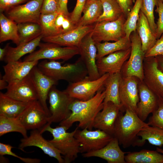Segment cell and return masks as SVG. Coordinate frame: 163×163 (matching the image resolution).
Returning a JSON list of instances; mask_svg holds the SVG:
<instances>
[{
  "mask_svg": "<svg viewBox=\"0 0 163 163\" xmlns=\"http://www.w3.org/2000/svg\"><path fill=\"white\" fill-rule=\"evenodd\" d=\"M121 109V106L111 102L104 103L103 109L95 118L93 127L113 136L115 122Z\"/></svg>",
  "mask_w": 163,
  "mask_h": 163,
  "instance_id": "ffe728a7",
  "label": "cell"
},
{
  "mask_svg": "<svg viewBox=\"0 0 163 163\" xmlns=\"http://www.w3.org/2000/svg\"><path fill=\"white\" fill-rule=\"evenodd\" d=\"M78 129L74 136L79 144L80 153H82L97 150L104 147L113 137L99 129L92 130L85 128L81 130Z\"/></svg>",
  "mask_w": 163,
  "mask_h": 163,
  "instance_id": "30bf717a",
  "label": "cell"
},
{
  "mask_svg": "<svg viewBox=\"0 0 163 163\" xmlns=\"http://www.w3.org/2000/svg\"><path fill=\"white\" fill-rule=\"evenodd\" d=\"M126 18L122 14L114 21H103L96 23L91 35L95 43L102 41H116L126 36L123 25Z\"/></svg>",
  "mask_w": 163,
  "mask_h": 163,
  "instance_id": "ba28073f",
  "label": "cell"
},
{
  "mask_svg": "<svg viewBox=\"0 0 163 163\" xmlns=\"http://www.w3.org/2000/svg\"><path fill=\"white\" fill-rule=\"evenodd\" d=\"M8 82L2 78L0 79V90L6 89L8 85Z\"/></svg>",
  "mask_w": 163,
  "mask_h": 163,
  "instance_id": "f5cc1de1",
  "label": "cell"
},
{
  "mask_svg": "<svg viewBox=\"0 0 163 163\" xmlns=\"http://www.w3.org/2000/svg\"><path fill=\"white\" fill-rule=\"evenodd\" d=\"M37 66L44 74L58 81L63 80L69 83L75 82L84 79L88 75L85 64L80 58L74 63L64 65L56 60L45 59Z\"/></svg>",
  "mask_w": 163,
  "mask_h": 163,
  "instance_id": "3957f363",
  "label": "cell"
},
{
  "mask_svg": "<svg viewBox=\"0 0 163 163\" xmlns=\"http://www.w3.org/2000/svg\"><path fill=\"white\" fill-rule=\"evenodd\" d=\"M122 78L120 73L110 74L104 85L105 96L104 103L110 101L122 107L119 90Z\"/></svg>",
  "mask_w": 163,
  "mask_h": 163,
  "instance_id": "f546056e",
  "label": "cell"
},
{
  "mask_svg": "<svg viewBox=\"0 0 163 163\" xmlns=\"http://www.w3.org/2000/svg\"><path fill=\"white\" fill-rule=\"evenodd\" d=\"M78 47L80 58L87 70L88 78L91 80L98 78L100 76L96 64L97 50L91 32L83 39Z\"/></svg>",
  "mask_w": 163,
  "mask_h": 163,
  "instance_id": "5bb4252c",
  "label": "cell"
},
{
  "mask_svg": "<svg viewBox=\"0 0 163 163\" xmlns=\"http://www.w3.org/2000/svg\"><path fill=\"white\" fill-rule=\"evenodd\" d=\"M88 0H87V1H88Z\"/></svg>",
  "mask_w": 163,
  "mask_h": 163,
  "instance_id": "9f6ffc18",
  "label": "cell"
},
{
  "mask_svg": "<svg viewBox=\"0 0 163 163\" xmlns=\"http://www.w3.org/2000/svg\"><path fill=\"white\" fill-rule=\"evenodd\" d=\"M48 99L51 116L45 126L50 125L53 123H60L70 115L71 112L69 107L75 99L71 97L65 90L60 91L55 85L53 86L49 91Z\"/></svg>",
  "mask_w": 163,
  "mask_h": 163,
  "instance_id": "5b68a950",
  "label": "cell"
},
{
  "mask_svg": "<svg viewBox=\"0 0 163 163\" xmlns=\"http://www.w3.org/2000/svg\"><path fill=\"white\" fill-rule=\"evenodd\" d=\"M105 96L104 88L100 90L91 99L83 101L75 99L69 109L71 113L69 117L60 123L59 125L67 130L75 122H78V127L92 130L95 118L103 108Z\"/></svg>",
  "mask_w": 163,
  "mask_h": 163,
  "instance_id": "6da1fadb",
  "label": "cell"
},
{
  "mask_svg": "<svg viewBox=\"0 0 163 163\" xmlns=\"http://www.w3.org/2000/svg\"><path fill=\"white\" fill-rule=\"evenodd\" d=\"M39 61L9 62L3 66L5 74L2 78L8 84L20 80L27 76Z\"/></svg>",
  "mask_w": 163,
  "mask_h": 163,
  "instance_id": "cb8c5ba5",
  "label": "cell"
},
{
  "mask_svg": "<svg viewBox=\"0 0 163 163\" xmlns=\"http://www.w3.org/2000/svg\"><path fill=\"white\" fill-rule=\"evenodd\" d=\"M5 94L18 101L29 102L38 100L33 82L29 74L23 79L8 83Z\"/></svg>",
  "mask_w": 163,
  "mask_h": 163,
  "instance_id": "ac0fdd59",
  "label": "cell"
},
{
  "mask_svg": "<svg viewBox=\"0 0 163 163\" xmlns=\"http://www.w3.org/2000/svg\"><path fill=\"white\" fill-rule=\"evenodd\" d=\"M39 130L32 131L30 135L21 139L18 147L20 150L24 151V148L28 146H34L40 149L44 153L56 159L59 163H64V161L59 151L48 140L42 136Z\"/></svg>",
  "mask_w": 163,
  "mask_h": 163,
  "instance_id": "44dd1931",
  "label": "cell"
},
{
  "mask_svg": "<svg viewBox=\"0 0 163 163\" xmlns=\"http://www.w3.org/2000/svg\"><path fill=\"white\" fill-rule=\"evenodd\" d=\"M127 163H163V154L157 151L142 149L125 155Z\"/></svg>",
  "mask_w": 163,
  "mask_h": 163,
  "instance_id": "4dcf8cb0",
  "label": "cell"
},
{
  "mask_svg": "<svg viewBox=\"0 0 163 163\" xmlns=\"http://www.w3.org/2000/svg\"><path fill=\"white\" fill-rule=\"evenodd\" d=\"M29 102L17 100L0 92V114L10 117L16 118Z\"/></svg>",
  "mask_w": 163,
  "mask_h": 163,
  "instance_id": "83f0119b",
  "label": "cell"
},
{
  "mask_svg": "<svg viewBox=\"0 0 163 163\" xmlns=\"http://www.w3.org/2000/svg\"><path fill=\"white\" fill-rule=\"evenodd\" d=\"M27 0H0L1 12L7 11L11 8L24 3Z\"/></svg>",
  "mask_w": 163,
  "mask_h": 163,
  "instance_id": "7dc6e473",
  "label": "cell"
},
{
  "mask_svg": "<svg viewBox=\"0 0 163 163\" xmlns=\"http://www.w3.org/2000/svg\"><path fill=\"white\" fill-rule=\"evenodd\" d=\"M143 81L158 96L163 98V72L158 68L155 57L145 58Z\"/></svg>",
  "mask_w": 163,
  "mask_h": 163,
  "instance_id": "9a60e30c",
  "label": "cell"
},
{
  "mask_svg": "<svg viewBox=\"0 0 163 163\" xmlns=\"http://www.w3.org/2000/svg\"><path fill=\"white\" fill-rule=\"evenodd\" d=\"M9 46V43L7 44L4 48H0V60L1 61L4 60Z\"/></svg>",
  "mask_w": 163,
  "mask_h": 163,
  "instance_id": "f907efd6",
  "label": "cell"
},
{
  "mask_svg": "<svg viewBox=\"0 0 163 163\" xmlns=\"http://www.w3.org/2000/svg\"><path fill=\"white\" fill-rule=\"evenodd\" d=\"M103 11L101 0L87 1L83 10V14L77 24L76 27L96 23Z\"/></svg>",
  "mask_w": 163,
  "mask_h": 163,
  "instance_id": "484cf974",
  "label": "cell"
},
{
  "mask_svg": "<svg viewBox=\"0 0 163 163\" xmlns=\"http://www.w3.org/2000/svg\"><path fill=\"white\" fill-rule=\"evenodd\" d=\"M119 142L113 137L104 147L97 150L83 153L84 158L97 157L106 160L108 163H126L125 154L129 152H124L120 149Z\"/></svg>",
  "mask_w": 163,
  "mask_h": 163,
  "instance_id": "603a6c76",
  "label": "cell"
},
{
  "mask_svg": "<svg viewBox=\"0 0 163 163\" xmlns=\"http://www.w3.org/2000/svg\"><path fill=\"white\" fill-rule=\"evenodd\" d=\"M95 43L97 50V59L117 51L127 50L131 46L130 38L126 36L114 42Z\"/></svg>",
  "mask_w": 163,
  "mask_h": 163,
  "instance_id": "d6a6232c",
  "label": "cell"
},
{
  "mask_svg": "<svg viewBox=\"0 0 163 163\" xmlns=\"http://www.w3.org/2000/svg\"><path fill=\"white\" fill-rule=\"evenodd\" d=\"M94 26L92 24L77 27L65 33L43 37L42 40L61 46L78 47L83 39L92 31Z\"/></svg>",
  "mask_w": 163,
  "mask_h": 163,
  "instance_id": "d6986e66",
  "label": "cell"
},
{
  "mask_svg": "<svg viewBox=\"0 0 163 163\" xmlns=\"http://www.w3.org/2000/svg\"><path fill=\"white\" fill-rule=\"evenodd\" d=\"M49 117L38 100L29 102L16 118L27 130H40Z\"/></svg>",
  "mask_w": 163,
  "mask_h": 163,
  "instance_id": "8fae6325",
  "label": "cell"
},
{
  "mask_svg": "<svg viewBox=\"0 0 163 163\" xmlns=\"http://www.w3.org/2000/svg\"><path fill=\"white\" fill-rule=\"evenodd\" d=\"M101 0L103 11L97 22L103 21H115L123 14L121 7L116 0Z\"/></svg>",
  "mask_w": 163,
  "mask_h": 163,
  "instance_id": "d590c367",
  "label": "cell"
},
{
  "mask_svg": "<svg viewBox=\"0 0 163 163\" xmlns=\"http://www.w3.org/2000/svg\"><path fill=\"white\" fill-rule=\"evenodd\" d=\"M131 51L130 47L97 59L96 64L100 76L106 73H120L123 65L129 57Z\"/></svg>",
  "mask_w": 163,
  "mask_h": 163,
  "instance_id": "2e32d148",
  "label": "cell"
},
{
  "mask_svg": "<svg viewBox=\"0 0 163 163\" xmlns=\"http://www.w3.org/2000/svg\"><path fill=\"white\" fill-rule=\"evenodd\" d=\"M158 106L152 113L148 123L149 126L163 129V98L158 96Z\"/></svg>",
  "mask_w": 163,
  "mask_h": 163,
  "instance_id": "60d3db41",
  "label": "cell"
},
{
  "mask_svg": "<svg viewBox=\"0 0 163 163\" xmlns=\"http://www.w3.org/2000/svg\"><path fill=\"white\" fill-rule=\"evenodd\" d=\"M43 37V36L41 35L30 42L19 44L16 47L9 46L4 61L6 63L18 61L24 55L33 53L39 46Z\"/></svg>",
  "mask_w": 163,
  "mask_h": 163,
  "instance_id": "4316f807",
  "label": "cell"
},
{
  "mask_svg": "<svg viewBox=\"0 0 163 163\" xmlns=\"http://www.w3.org/2000/svg\"><path fill=\"white\" fill-rule=\"evenodd\" d=\"M156 58L158 68L163 72V56H158Z\"/></svg>",
  "mask_w": 163,
  "mask_h": 163,
  "instance_id": "816d5d0a",
  "label": "cell"
},
{
  "mask_svg": "<svg viewBox=\"0 0 163 163\" xmlns=\"http://www.w3.org/2000/svg\"><path fill=\"white\" fill-rule=\"evenodd\" d=\"M60 0H43L41 14H51L59 11Z\"/></svg>",
  "mask_w": 163,
  "mask_h": 163,
  "instance_id": "7bdbcfd3",
  "label": "cell"
},
{
  "mask_svg": "<svg viewBox=\"0 0 163 163\" xmlns=\"http://www.w3.org/2000/svg\"><path fill=\"white\" fill-rule=\"evenodd\" d=\"M109 75L106 73L94 80H90L87 77L81 81L69 83L65 90L75 99L87 100L94 97L97 91L104 88V84Z\"/></svg>",
  "mask_w": 163,
  "mask_h": 163,
  "instance_id": "9c48e42d",
  "label": "cell"
},
{
  "mask_svg": "<svg viewBox=\"0 0 163 163\" xmlns=\"http://www.w3.org/2000/svg\"><path fill=\"white\" fill-rule=\"evenodd\" d=\"M139 81L134 76L122 77L119 90L121 112L128 110L136 113L139 100L138 90Z\"/></svg>",
  "mask_w": 163,
  "mask_h": 163,
  "instance_id": "4fadbf2b",
  "label": "cell"
},
{
  "mask_svg": "<svg viewBox=\"0 0 163 163\" xmlns=\"http://www.w3.org/2000/svg\"><path fill=\"white\" fill-rule=\"evenodd\" d=\"M14 147L9 144L0 143V155H10L19 158L25 163H39L40 160L36 158L22 157L17 155L12 152L11 149Z\"/></svg>",
  "mask_w": 163,
  "mask_h": 163,
  "instance_id": "b9f144b4",
  "label": "cell"
},
{
  "mask_svg": "<svg viewBox=\"0 0 163 163\" xmlns=\"http://www.w3.org/2000/svg\"><path fill=\"white\" fill-rule=\"evenodd\" d=\"M39 49L26 57L24 61H39L41 59L56 60H68L74 56L80 54L77 46H62L52 43H41Z\"/></svg>",
  "mask_w": 163,
  "mask_h": 163,
  "instance_id": "52a82bcc",
  "label": "cell"
},
{
  "mask_svg": "<svg viewBox=\"0 0 163 163\" xmlns=\"http://www.w3.org/2000/svg\"><path fill=\"white\" fill-rule=\"evenodd\" d=\"M125 111L124 114L121 111L119 113L115 122L113 135L124 148L136 146L139 139L138 134L149 126L140 119L135 112L128 110Z\"/></svg>",
  "mask_w": 163,
  "mask_h": 163,
  "instance_id": "7a4b0ae2",
  "label": "cell"
},
{
  "mask_svg": "<svg viewBox=\"0 0 163 163\" xmlns=\"http://www.w3.org/2000/svg\"><path fill=\"white\" fill-rule=\"evenodd\" d=\"M59 12L51 14H41L39 19L43 37L53 36L58 35L54 22Z\"/></svg>",
  "mask_w": 163,
  "mask_h": 163,
  "instance_id": "74e56055",
  "label": "cell"
},
{
  "mask_svg": "<svg viewBox=\"0 0 163 163\" xmlns=\"http://www.w3.org/2000/svg\"><path fill=\"white\" fill-rule=\"evenodd\" d=\"M136 31L141 40L142 50L145 53L154 45L157 39L151 28L146 17L141 11Z\"/></svg>",
  "mask_w": 163,
  "mask_h": 163,
  "instance_id": "d4e9b609",
  "label": "cell"
},
{
  "mask_svg": "<svg viewBox=\"0 0 163 163\" xmlns=\"http://www.w3.org/2000/svg\"><path fill=\"white\" fill-rule=\"evenodd\" d=\"M142 0H136L135 3L130 11L127 14L126 21L123 25L126 37L130 39L132 32L136 31V25Z\"/></svg>",
  "mask_w": 163,
  "mask_h": 163,
  "instance_id": "8d00e7d4",
  "label": "cell"
},
{
  "mask_svg": "<svg viewBox=\"0 0 163 163\" xmlns=\"http://www.w3.org/2000/svg\"><path fill=\"white\" fill-rule=\"evenodd\" d=\"M17 25L19 45L30 42L42 35L41 28L39 24L26 22L19 23Z\"/></svg>",
  "mask_w": 163,
  "mask_h": 163,
  "instance_id": "836d02e7",
  "label": "cell"
},
{
  "mask_svg": "<svg viewBox=\"0 0 163 163\" xmlns=\"http://www.w3.org/2000/svg\"><path fill=\"white\" fill-rule=\"evenodd\" d=\"M139 100L137 105L136 114L142 121H145L151 113L158 107V96L152 91L143 81L138 85Z\"/></svg>",
  "mask_w": 163,
  "mask_h": 163,
  "instance_id": "7402d4cb",
  "label": "cell"
},
{
  "mask_svg": "<svg viewBox=\"0 0 163 163\" xmlns=\"http://www.w3.org/2000/svg\"><path fill=\"white\" fill-rule=\"evenodd\" d=\"M34 85L38 100L49 117L50 113L46 101L51 88L58 83V81L46 75L38 68L37 66L32 69L29 74Z\"/></svg>",
  "mask_w": 163,
  "mask_h": 163,
  "instance_id": "e0dca14e",
  "label": "cell"
},
{
  "mask_svg": "<svg viewBox=\"0 0 163 163\" xmlns=\"http://www.w3.org/2000/svg\"><path fill=\"white\" fill-rule=\"evenodd\" d=\"M55 27L58 35L65 33L76 27L73 23L70 15L59 12L55 20Z\"/></svg>",
  "mask_w": 163,
  "mask_h": 163,
  "instance_id": "ab89813d",
  "label": "cell"
},
{
  "mask_svg": "<svg viewBox=\"0 0 163 163\" xmlns=\"http://www.w3.org/2000/svg\"><path fill=\"white\" fill-rule=\"evenodd\" d=\"M157 0H142L140 9V11L146 17L151 28L155 35L157 26L155 21L154 11L155 6L157 5Z\"/></svg>",
  "mask_w": 163,
  "mask_h": 163,
  "instance_id": "f35d334b",
  "label": "cell"
},
{
  "mask_svg": "<svg viewBox=\"0 0 163 163\" xmlns=\"http://www.w3.org/2000/svg\"><path fill=\"white\" fill-rule=\"evenodd\" d=\"M87 0H77L75 7L73 11L70 13L71 21L76 25L81 17L82 14Z\"/></svg>",
  "mask_w": 163,
  "mask_h": 163,
  "instance_id": "ee69618b",
  "label": "cell"
},
{
  "mask_svg": "<svg viewBox=\"0 0 163 163\" xmlns=\"http://www.w3.org/2000/svg\"><path fill=\"white\" fill-rule=\"evenodd\" d=\"M11 132L19 133L24 138L28 136L27 130L16 118L0 114V136Z\"/></svg>",
  "mask_w": 163,
  "mask_h": 163,
  "instance_id": "e575fe53",
  "label": "cell"
},
{
  "mask_svg": "<svg viewBox=\"0 0 163 163\" xmlns=\"http://www.w3.org/2000/svg\"><path fill=\"white\" fill-rule=\"evenodd\" d=\"M0 43L11 40L17 46L20 43L17 24L6 16L0 14Z\"/></svg>",
  "mask_w": 163,
  "mask_h": 163,
  "instance_id": "f1b7e54d",
  "label": "cell"
},
{
  "mask_svg": "<svg viewBox=\"0 0 163 163\" xmlns=\"http://www.w3.org/2000/svg\"><path fill=\"white\" fill-rule=\"evenodd\" d=\"M156 6V8L155 11L158 15V18L156 24L157 28L156 35L157 40L160 38L163 33V2L158 0Z\"/></svg>",
  "mask_w": 163,
  "mask_h": 163,
  "instance_id": "bcb514c9",
  "label": "cell"
},
{
  "mask_svg": "<svg viewBox=\"0 0 163 163\" xmlns=\"http://www.w3.org/2000/svg\"><path fill=\"white\" fill-rule=\"evenodd\" d=\"M121 7L126 17L132 8V5L136 0H116Z\"/></svg>",
  "mask_w": 163,
  "mask_h": 163,
  "instance_id": "c3c4849f",
  "label": "cell"
},
{
  "mask_svg": "<svg viewBox=\"0 0 163 163\" xmlns=\"http://www.w3.org/2000/svg\"><path fill=\"white\" fill-rule=\"evenodd\" d=\"M163 56V33L154 45L145 54V58Z\"/></svg>",
  "mask_w": 163,
  "mask_h": 163,
  "instance_id": "f6af8a7d",
  "label": "cell"
},
{
  "mask_svg": "<svg viewBox=\"0 0 163 163\" xmlns=\"http://www.w3.org/2000/svg\"><path fill=\"white\" fill-rule=\"evenodd\" d=\"M43 0H30L6 11L7 17L17 24L33 22L39 24Z\"/></svg>",
  "mask_w": 163,
  "mask_h": 163,
  "instance_id": "7c38bea8",
  "label": "cell"
},
{
  "mask_svg": "<svg viewBox=\"0 0 163 163\" xmlns=\"http://www.w3.org/2000/svg\"><path fill=\"white\" fill-rule=\"evenodd\" d=\"M130 38V55L120 73L122 77L134 76L142 81L144 78L143 62L145 53L142 50L141 40L136 31L131 34Z\"/></svg>",
  "mask_w": 163,
  "mask_h": 163,
  "instance_id": "8992f818",
  "label": "cell"
},
{
  "mask_svg": "<svg viewBox=\"0 0 163 163\" xmlns=\"http://www.w3.org/2000/svg\"><path fill=\"white\" fill-rule=\"evenodd\" d=\"M78 129L77 127L72 132H68L63 126L59 125L53 128L49 125L39 130L42 134L46 131L52 134L53 138L48 141L62 155L64 163H70L74 161L80 153L79 144L74 136Z\"/></svg>",
  "mask_w": 163,
  "mask_h": 163,
  "instance_id": "277c9868",
  "label": "cell"
},
{
  "mask_svg": "<svg viewBox=\"0 0 163 163\" xmlns=\"http://www.w3.org/2000/svg\"><path fill=\"white\" fill-rule=\"evenodd\" d=\"M139 139L136 146L143 145L146 140L151 144L161 147L163 145V129L149 126L142 129L137 134Z\"/></svg>",
  "mask_w": 163,
  "mask_h": 163,
  "instance_id": "1f68e13d",
  "label": "cell"
},
{
  "mask_svg": "<svg viewBox=\"0 0 163 163\" xmlns=\"http://www.w3.org/2000/svg\"><path fill=\"white\" fill-rule=\"evenodd\" d=\"M68 0H60V8L59 11L67 15H69L67 8Z\"/></svg>",
  "mask_w": 163,
  "mask_h": 163,
  "instance_id": "681fc988",
  "label": "cell"
},
{
  "mask_svg": "<svg viewBox=\"0 0 163 163\" xmlns=\"http://www.w3.org/2000/svg\"><path fill=\"white\" fill-rule=\"evenodd\" d=\"M163 2V0H158Z\"/></svg>",
  "mask_w": 163,
  "mask_h": 163,
  "instance_id": "11a10c76",
  "label": "cell"
},
{
  "mask_svg": "<svg viewBox=\"0 0 163 163\" xmlns=\"http://www.w3.org/2000/svg\"><path fill=\"white\" fill-rule=\"evenodd\" d=\"M156 151L158 152L163 154V149L161 148L157 147L156 148Z\"/></svg>",
  "mask_w": 163,
  "mask_h": 163,
  "instance_id": "db71d44e",
  "label": "cell"
}]
</instances>
